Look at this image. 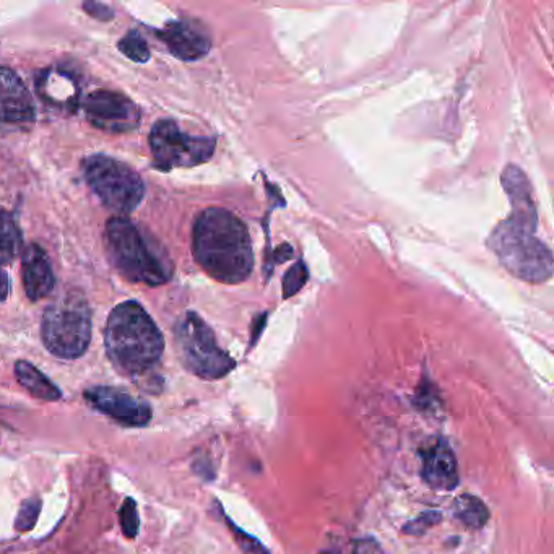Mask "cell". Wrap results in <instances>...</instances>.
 <instances>
[{"label": "cell", "instance_id": "cell-18", "mask_svg": "<svg viewBox=\"0 0 554 554\" xmlns=\"http://www.w3.org/2000/svg\"><path fill=\"white\" fill-rule=\"evenodd\" d=\"M22 247V234L12 213L0 208V264H10Z\"/></svg>", "mask_w": 554, "mask_h": 554}, {"label": "cell", "instance_id": "cell-16", "mask_svg": "<svg viewBox=\"0 0 554 554\" xmlns=\"http://www.w3.org/2000/svg\"><path fill=\"white\" fill-rule=\"evenodd\" d=\"M67 90H77L72 78L67 74H62L59 70H46L43 72V78H38L39 95H43L44 100L56 106H70L77 103L78 95L65 93Z\"/></svg>", "mask_w": 554, "mask_h": 554}, {"label": "cell", "instance_id": "cell-2", "mask_svg": "<svg viewBox=\"0 0 554 554\" xmlns=\"http://www.w3.org/2000/svg\"><path fill=\"white\" fill-rule=\"evenodd\" d=\"M197 264L217 282L238 285L251 277L254 252L246 225L225 208H207L192 231Z\"/></svg>", "mask_w": 554, "mask_h": 554}, {"label": "cell", "instance_id": "cell-14", "mask_svg": "<svg viewBox=\"0 0 554 554\" xmlns=\"http://www.w3.org/2000/svg\"><path fill=\"white\" fill-rule=\"evenodd\" d=\"M22 273L26 295L31 301H38L44 296L51 295L56 285V277L46 252L38 244L26 247L22 260Z\"/></svg>", "mask_w": 554, "mask_h": 554}, {"label": "cell", "instance_id": "cell-5", "mask_svg": "<svg viewBox=\"0 0 554 554\" xmlns=\"http://www.w3.org/2000/svg\"><path fill=\"white\" fill-rule=\"evenodd\" d=\"M44 347L61 360L85 355L91 340V309L87 299L67 293L49 304L41 322Z\"/></svg>", "mask_w": 554, "mask_h": 554}, {"label": "cell", "instance_id": "cell-13", "mask_svg": "<svg viewBox=\"0 0 554 554\" xmlns=\"http://www.w3.org/2000/svg\"><path fill=\"white\" fill-rule=\"evenodd\" d=\"M35 116V103L22 78L0 65V122L20 124L33 121Z\"/></svg>", "mask_w": 554, "mask_h": 554}, {"label": "cell", "instance_id": "cell-4", "mask_svg": "<svg viewBox=\"0 0 554 554\" xmlns=\"http://www.w3.org/2000/svg\"><path fill=\"white\" fill-rule=\"evenodd\" d=\"M104 244L114 269L129 282L165 285L173 277V262L127 218L114 217L104 228Z\"/></svg>", "mask_w": 554, "mask_h": 554}, {"label": "cell", "instance_id": "cell-11", "mask_svg": "<svg viewBox=\"0 0 554 554\" xmlns=\"http://www.w3.org/2000/svg\"><path fill=\"white\" fill-rule=\"evenodd\" d=\"M421 478L431 490L452 491L459 486V465L451 444L434 438L420 449Z\"/></svg>", "mask_w": 554, "mask_h": 554}, {"label": "cell", "instance_id": "cell-23", "mask_svg": "<svg viewBox=\"0 0 554 554\" xmlns=\"http://www.w3.org/2000/svg\"><path fill=\"white\" fill-rule=\"evenodd\" d=\"M39 509H41V503L39 499H28L23 503L22 509L18 512L17 520H15V527L18 532H26L35 527L38 522Z\"/></svg>", "mask_w": 554, "mask_h": 554}, {"label": "cell", "instance_id": "cell-25", "mask_svg": "<svg viewBox=\"0 0 554 554\" xmlns=\"http://www.w3.org/2000/svg\"><path fill=\"white\" fill-rule=\"evenodd\" d=\"M83 9L87 10L88 15L101 20V22H108L114 17L113 9H109L108 5L98 4V2H87L83 4Z\"/></svg>", "mask_w": 554, "mask_h": 554}, {"label": "cell", "instance_id": "cell-15", "mask_svg": "<svg viewBox=\"0 0 554 554\" xmlns=\"http://www.w3.org/2000/svg\"><path fill=\"white\" fill-rule=\"evenodd\" d=\"M15 376H17V381L20 382V386L28 390L35 399L44 400V402L61 400V389L28 361H17L15 363Z\"/></svg>", "mask_w": 554, "mask_h": 554}, {"label": "cell", "instance_id": "cell-12", "mask_svg": "<svg viewBox=\"0 0 554 554\" xmlns=\"http://www.w3.org/2000/svg\"><path fill=\"white\" fill-rule=\"evenodd\" d=\"M156 36L165 43L168 51L181 61H199L212 48V39L207 30L194 20H176L166 23L156 31Z\"/></svg>", "mask_w": 554, "mask_h": 554}, {"label": "cell", "instance_id": "cell-9", "mask_svg": "<svg viewBox=\"0 0 554 554\" xmlns=\"http://www.w3.org/2000/svg\"><path fill=\"white\" fill-rule=\"evenodd\" d=\"M88 121L108 132H130L139 126L140 109L119 91L96 90L83 100Z\"/></svg>", "mask_w": 554, "mask_h": 554}, {"label": "cell", "instance_id": "cell-6", "mask_svg": "<svg viewBox=\"0 0 554 554\" xmlns=\"http://www.w3.org/2000/svg\"><path fill=\"white\" fill-rule=\"evenodd\" d=\"M174 337L184 368L194 376L218 381L236 368V361L220 348L213 330L197 312L187 311L179 319Z\"/></svg>", "mask_w": 554, "mask_h": 554}, {"label": "cell", "instance_id": "cell-20", "mask_svg": "<svg viewBox=\"0 0 554 554\" xmlns=\"http://www.w3.org/2000/svg\"><path fill=\"white\" fill-rule=\"evenodd\" d=\"M309 280V270L303 260L296 262L283 278V298L288 299L299 293V290L306 285Z\"/></svg>", "mask_w": 554, "mask_h": 554}, {"label": "cell", "instance_id": "cell-17", "mask_svg": "<svg viewBox=\"0 0 554 554\" xmlns=\"http://www.w3.org/2000/svg\"><path fill=\"white\" fill-rule=\"evenodd\" d=\"M454 519L470 530H480L488 524L490 511L486 504L473 494H460L452 504Z\"/></svg>", "mask_w": 554, "mask_h": 554}, {"label": "cell", "instance_id": "cell-10", "mask_svg": "<svg viewBox=\"0 0 554 554\" xmlns=\"http://www.w3.org/2000/svg\"><path fill=\"white\" fill-rule=\"evenodd\" d=\"M85 399L98 412L127 428H143L152 421L150 403L116 387H91L85 392Z\"/></svg>", "mask_w": 554, "mask_h": 554}, {"label": "cell", "instance_id": "cell-21", "mask_svg": "<svg viewBox=\"0 0 554 554\" xmlns=\"http://www.w3.org/2000/svg\"><path fill=\"white\" fill-rule=\"evenodd\" d=\"M119 522H121L122 532L130 540H134L139 535L140 517L134 499L127 498L122 504L119 509Z\"/></svg>", "mask_w": 554, "mask_h": 554}, {"label": "cell", "instance_id": "cell-27", "mask_svg": "<svg viewBox=\"0 0 554 554\" xmlns=\"http://www.w3.org/2000/svg\"><path fill=\"white\" fill-rule=\"evenodd\" d=\"M10 282L7 273L4 270H0V303H4L7 296H9Z\"/></svg>", "mask_w": 554, "mask_h": 554}, {"label": "cell", "instance_id": "cell-26", "mask_svg": "<svg viewBox=\"0 0 554 554\" xmlns=\"http://www.w3.org/2000/svg\"><path fill=\"white\" fill-rule=\"evenodd\" d=\"M353 554H382V551L374 540H360L355 543Z\"/></svg>", "mask_w": 554, "mask_h": 554}, {"label": "cell", "instance_id": "cell-7", "mask_svg": "<svg viewBox=\"0 0 554 554\" xmlns=\"http://www.w3.org/2000/svg\"><path fill=\"white\" fill-rule=\"evenodd\" d=\"M82 166L88 186L104 207L124 218L139 207L145 186L134 169L106 155L88 156Z\"/></svg>", "mask_w": 554, "mask_h": 554}, {"label": "cell", "instance_id": "cell-1", "mask_svg": "<svg viewBox=\"0 0 554 554\" xmlns=\"http://www.w3.org/2000/svg\"><path fill=\"white\" fill-rule=\"evenodd\" d=\"M501 181L512 212L494 228L488 246L514 277L535 285L548 282L553 275V254L535 236L538 213L529 179L519 166L509 165Z\"/></svg>", "mask_w": 554, "mask_h": 554}, {"label": "cell", "instance_id": "cell-8", "mask_svg": "<svg viewBox=\"0 0 554 554\" xmlns=\"http://www.w3.org/2000/svg\"><path fill=\"white\" fill-rule=\"evenodd\" d=\"M215 147V137L186 134L171 119L156 122L150 132L153 165L161 171L204 165L212 158Z\"/></svg>", "mask_w": 554, "mask_h": 554}, {"label": "cell", "instance_id": "cell-19", "mask_svg": "<svg viewBox=\"0 0 554 554\" xmlns=\"http://www.w3.org/2000/svg\"><path fill=\"white\" fill-rule=\"evenodd\" d=\"M117 48L121 49L124 56L129 57L130 61L145 64L150 59L147 43L142 38L139 31L130 30L124 38L119 41Z\"/></svg>", "mask_w": 554, "mask_h": 554}, {"label": "cell", "instance_id": "cell-22", "mask_svg": "<svg viewBox=\"0 0 554 554\" xmlns=\"http://www.w3.org/2000/svg\"><path fill=\"white\" fill-rule=\"evenodd\" d=\"M226 525L233 532L234 540L238 543L239 548L246 554H270V551L265 548L256 537H252L249 533L239 529L238 525L234 524L233 520L226 517Z\"/></svg>", "mask_w": 554, "mask_h": 554}, {"label": "cell", "instance_id": "cell-3", "mask_svg": "<svg viewBox=\"0 0 554 554\" xmlns=\"http://www.w3.org/2000/svg\"><path fill=\"white\" fill-rule=\"evenodd\" d=\"M104 347L119 373L137 377L148 373L161 360L165 338L139 303L126 301L109 314Z\"/></svg>", "mask_w": 554, "mask_h": 554}, {"label": "cell", "instance_id": "cell-24", "mask_svg": "<svg viewBox=\"0 0 554 554\" xmlns=\"http://www.w3.org/2000/svg\"><path fill=\"white\" fill-rule=\"evenodd\" d=\"M441 520V512H425V514H421L418 519L412 520V522H408V524L403 527V533H408V535H415V537H421V535H425V533L428 532L431 527L439 524Z\"/></svg>", "mask_w": 554, "mask_h": 554}]
</instances>
